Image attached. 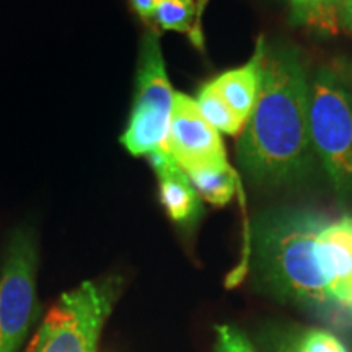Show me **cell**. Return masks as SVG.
Masks as SVG:
<instances>
[{
	"label": "cell",
	"instance_id": "obj_1",
	"mask_svg": "<svg viewBox=\"0 0 352 352\" xmlns=\"http://www.w3.org/2000/svg\"><path fill=\"white\" fill-rule=\"evenodd\" d=\"M308 103L310 82L297 47L266 50L261 91L236 145L239 164L252 182L285 186L310 173L315 151Z\"/></svg>",
	"mask_w": 352,
	"mask_h": 352
},
{
	"label": "cell",
	"instance_id": "obj_2",
	"mask_svg": "<svg viewBox=\"0 0 352 352\" xmlns=\"http://www.w3.org/2000/svg\"><path fill=\"white\" fill-rule=\"evenodd\" d=\"M327 215L311 209H280L256 228L261 280L279 297L331 314L334 303L320 261L318 236Z\"/></svg>",
	"mask_w": 352,
	"mask_h": 352
},
{
	"label": "cell",
	"instance_id": "obj_3",
	"mask_svg": "<svg viewBox=\"0 0 352 352\" xmlns=\"http://www.w3.org/2000/svg\"><path fill=\"white\" fill-rule=\"evenodd\" d=\"M120 287V277L109 276L63 294L26 352H96Z\"/></svg>",
	"mask_w": 352,
	"mask_h": 352
},
{
	"label": "cell",
	"instance_id": "obj_4",
	"mask_svg": "<svg viewBox=\"0 0 352 352\" xmlns=\"http://www.w3.org/2000/svg\"><path fill=\"white\" fill-rule=\"evenodd\" d=\"M311 145L338 195L352 192V94L329 67L316 70L308 103Z\"/></svg>",
	"mask_w": 352,
	"mask_h": 352
},
{
	"label": "cell",
	"instance_id": "obj_5",
	"mask_svg": "<svg viewBox=\"0 0 352 352\" xmlns=\"http://www.w3.org/2000/svg\"><path fill=\"white\" fill-rule=\"evenodd\" d=\"M173 100L160 38L155 32H147L140 41L129 121L121 135V144L131 155L151 157L165 151Z\"/></svg>",
	"mask_w": 352,
	"mask_h": 352
},
{
	"label": "cell",
	"instance_id": "obj_6",
	"mask_svg": "<svg viewBox=\"0 0 352 352\" xmlns=\"http://www.w3.org/2000/svg\"><path fill=\"white\" fill-rule=\"evenodd\" d=\"M38 243L33 230L12 232L0 264V352H15L36 316Z\"/></svg>",
	"mask_w": 352,
	"mask_h": 352
},
{
	"label": "cell",
	"instance_id": "obj_7",
	"mask_svg": "<svg viewBox=\"0 0 352 352\" xmlns=\"http://www.w3.org/2000/svg\"><path fill=\"white\" fill-rule=\"evenodd\" d=\"M165 151L183 171L227 168V153L219 131L202 116L196 101L175 94Z\"/></svg>",
	"mask_w": 352,
	"mask_h": 352
},
{
	"label": "cell",
	"instance_id": "obj_8",
	"mask_svg": "<svg viewBox=\"0 0 352 352\" xmlns=\"http://www.w3.org/2000/svg\"><path fill=\"white\" fill-rule=\"evenodd\" d=\"M320 261L334 307L352 323V215L327 219L318 236Z\"/></svg>",
	"mask_w": 352,
	"mask_h": 352
},
{
	"label": "cell",
	"instance_id": "obj_9",
	"mask_svg": "<svg viewBox=\"0 0 352 352\" xmlns=\"http://www.w3.org/2000/svg\"><path fill=\"white\" fill-rule=\"evenodd\" d=\"M158 182V201L170 220L178 226L195 223L201 214V197L188 175L166 151L148 157Z\"/></svg>",
	"mask_w": 352,
	"mask_h": 352
},
{
	"label": "cell",
	"instance_id": "obj_10",
	"mask_svg": "<svg viewBox=\"0 0 352 352\" xmlns=\"http://www.w3.org/2000/svg\"><path fill=\"white\" fill-rule=\"evenodd\" d=\"M264 54H266L264 38L259 36L256 51L248 63L212 78V83L219 90V94L230 104L233 111L245 121V124L253 114L259 91H261Z\"/></svg>",
	"mask_w": 352,
	"mask_h": 352
},
{
	"label": "cell",
	"instance_id": "obj_11",
	"mask_svg": "<svg viewBox=\"0 0 352 352\" xmlns=\"http://www.w3.org/2000/svg\"><path fill=\"white\" fill-rule=\"evenodd\" d=\"M204 3L206 0H162L153 21L166 32L188 33L191 41L201 47V12Z\"/></svg>",
	"mask_w": 352,
	"mask_h": 352
},
{
	"label": "cell",
	"instance_id": "obj_12",
	"mask_svg": "<svg viewBox=\"0 0 352 352\" xmlns=\"http://www.w3.org/2000/svg\"><path fill=\"white\" fill-rule=\"evenodd\" d=\"M196 192L212 206H227L236 189V173L232 166L227 168H204L184 171Z\"/></svg>",
	"mask_w": 352,
	"mask_h": 352
},
{
	"label": "cell",
	"instance_id": "obj_13",
	"mask_svg": "<svg viewBox=\"0 0 352 352\" xmlns=\"http://www.w3.org/2000/svg\"><path fill=\"white\" fill-rule=\"evenodd\" d=\"M196 104L202 116L219 132L236 135L243 131L245 121L230 108V104L219 94L212 80L204 83L196 95Z\"/></svg>",
	"mask_w": 352,
	"mask_h": 352
},
{
	"label": "cell",
	"instance_id": "obj_14",
	"mask_svg": "<svg viewBox=\"0 0 352 352\" xmlns=\"http://www.w3.org/2000/svg\"><path fill=\"white\" fill-rule=\"evenodd\" d=\"M214 349L215 352H258L245 333L233 324L215 327Z\"/></svg>",
	"mask_w": 352,
	"mask_h": 352
},
{
	"label": "cell",
	"instance_id": "obj_15",
	"mask_svg": "<svg viewBox=\"0 0 352 352\" xmlns=\"http://www.w3.org/2000/svg\"><path fill=\"white\" fill-rule=\"evenodd\" d=\"M297 352H349L334 334L324 329H310L300 338Z\"/></svg>",
	"mask_w": 352,
	"mask_h": 352
},
{
	"label": "cell",
	"instance_id": "obj_16",
	"mask_svg": "<svg viewBox=\"0 0 352 352\" xmlns=\"http://www.w3.org/2000/svg\"><path fill=\"white\" fill-rule=\"evenodd\" d=\"M287 2L290 8V20L296 25H302L303 20L318 8L340 6V0H287Z\"/></svg>",
	"mask_w": 352,
	"mask_h": 352
},
{
	"label": "cell",
	"instance_id": "obj_17",
	"mask_svg": "<svg viewBox=\"0 0 352 352\" xmlns=\"http://www.w3.org/2000/svg\"><path fill=\"white\" fill-rule=\"evenodd\" d=\"M160 2L162 0H129L132 10L145 21L153 20V15H155L157 7Z\"/></svg>",
	"mask_w": 352,
	"mask_h": 352
},
{
	"label": "cell",
	"instance_id": "obj_18",
	"mask_svg": "<svg viewBox=\"0 0 352 352\" xmlns=\"http://www.w3.org/2000/svg\"><path fill=\"white\" fill-rule=\"evenodd\" d=\"M341 21L352 34V0H340Z\"/></svg>",
	"mask_w": 352,
	"mask_h": 352
}]
</instances>
